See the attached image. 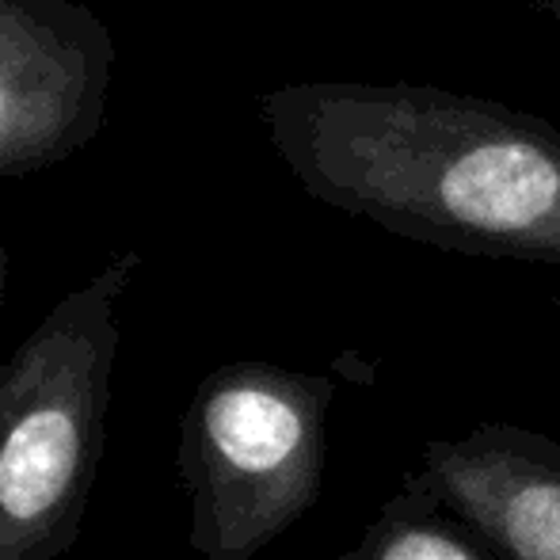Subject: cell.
<instances>
[{"label": "cell", "mask_w": 560, "mask_h": 560, "mask_svg": "<svg viewBox=\"0 0 560 560\" xmlns=\"http://www.w3.org/2000/svg\"><path fill=\"white\" fill-rule=\"evenodd\" d=\"M275 153L325 207L405 241L560 267V130L439 84L302 81L259 96Z\"/></svg>", "instance_id": "obj_1"}, {"label": "cell", "mask_w": 560, "mask_h": 560, "mask_svg": "<svg viewBox=\"0 0 560 560\" xmlns=\"http://www.w3.org/2000/svg\"><path fill=\"white\" fill-rule=\"evenodd\" d=\"M141 252H118L69 290L0 366V560L77 546L107 443L118 305Z\"/></svg>", "instance_id": "obj_2"}, {"label": "cell", "mask_w": 560, "mask_h": 560, "mask_svg": "<svg viewBox=\"0 0 560 560\" xmlns=\"http://www.w3.org/2000/svg\"><path fill=\"white\" fill-rule=\"evenodd\" d=\"M336 382L275 362H225L179 420V480L199 560H252L317 503Z\"/></svg>", "instance_id": "obj_3"}, {"label": "cell", "mask_w": 560, "mask_h": 560, "mask_svg": "<svg viewBox=\"0 0 560 560\" xmlns=\"http://www.w3.org/2000/svg\"><path fill=\"white\" fill-rule=\"evenodd\" d=\"M115 35L77 0H0V179L69 161L107 122Z\"/></svg>", "instance_id": "obj_4"}, {"label": "cell", "mask_w": 560, "mask_h": 560, "mask_svg": "<svg viewBox=\"0 0 560 560\" xmlns=\"http://www.w3.org/2000/svg\"><path fill=\"white\" fill-rule=\"evenodd\" d=\"M423 472L508 560H560V435L480 423L428 443Z\"/></svg>", "instance_id": "obj_5"}, {"label": "cell", "mask_w": 560, "mask_h": 560, "mask_svg": "<svg viewBox=\"0 0 560 560\" xmlns=\"http://www.w3.org/2000/svg\"><path fill=\"white\" fill-rule=\"evenodd\" d=\"M339 560H508L439 495L435 480L412 469Z\"/></svg>", "instance_id": "obj_6"}, {"label": "cell", "mask_w": 560, "mask_h": 560, "mask_svg": "<svg viewBox=\"0 0 560 560\" xmlns=\"http://www.w3.org/2000/svg\"><path fill=\"white\" fill-rule=\"evenodd\" d=\"M8 271H12V256H8V248L0 244V305H4V294H8Z\"/></svg>", "instance_id": "obj_7"}, {"label": "cell", "mask_w": 560, "mask_h": 560, "mask_svg": "<svg viewBox=\"0 0 560 560\" xmlns=\"http://www.w3.org/2000/svg\"><path fill=\"white\" fill-rule=\"evenodd\" d=\"M534 4H538V8H546V12L553 15V20L560 23V0H534Z\"/></svg>", "instance_id": "obj_8"}, {"label": "cell", "mask_w": 560, "mask_h": 560, "mask_svg": "<svg viewBox=\"0 0 560 560\" xmlns=\"http://www.w3.org/2000/svg\"><path fill=\"white\" fill-rule=\"evenodd\" d=\"M454 4H465V0H454Z\"/></svg>", "instance_id": "obj_9"}]
</instances>
